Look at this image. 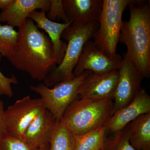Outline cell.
Returning <instances> with one entry per match:
<instances>
[{
  "instance_id": "obj_1",
  "label": "cell",
  "mask_w": 150,
  "mask_h": 150,
  "mask_svg": "<svg viewBox=\"0 0 150 150\" xmlns=\"http://www.w3.org/2000/svg\"><path fill=\"white\" fill-rule=\"evenodd\" d=\"M16 45L6 57L16 69L33 79L44 81L57 67L51 39L27 18L19 28Z\"/></svg>"
},
{
  "instance_id": "obj_2",
  "label": "cell",
  "mask_w": 150,
  "mask_h": 150,
  "mask_svg": "<svg viewBox=\"0 0 150 150\" xmlns=\"http://www.w3.org/2000/svg\"><path fill=\"white\" fill-rule=\"evenodd\" d=\"M129 21H123L119 42L126 45V55L144 78L150 76L149 1L131 0Z\"/></svg>"
},
{
  "instance_id": "obj_3",
  "label": "cell",
  "mask_w": 150,
  "mask_h": 150,
  "mask_svg": "<svg viewBox=\"0 0 150 150\" xmlns=\"http://www.w3.org/2000/svg\"><path fill=\"white\" fill-rule=\"evenodd\" d=\"M113 110V99L78 98L69 105L60 121L74 135H82L104 126Z\"/></svg>"
},
{
  "instance_id": "obj_4",
  "label": "cell",
  "mask_w": 150,
  "mask_h": 150,
  "mask_svg": "<svg viewBox=\"0 0 150 150\" xmlns=\"http://www.w3.org/2000/svg\"><path fill=\"white\" fill-rule=\"evenodd\" d=\"M98 21L86 23H73L64 30L62 38L67 41V49L61 64L48 75L44 84L51 88L57 84L74 79V69L86 42L93 38L98 28Z\"/></svg>"
},
{
  "instance_id": "obj_5",
  "label": "cell",
  "mask_w": 150,
  "mask_h": 150,
  "mask_svg": "<svg viewBox=\"0 0 150 150\" xmlns=\"http://www.w3.org/2000/svg\"><path fill=\"white\" fill-rule=\"evenodd\" d=\"M131 2V0H103L99 26L93 38L97 48L111 58L117 55L122 16Z\"/></svg>"
},
{
  "instance_id": "obj_6",
  "label": "cell",
  "mask_w": 150,
  "mask_h": 150,
  "mask_svg": "<svg viewBox=\"0 0 150 150\" xmlns=\"http://www.w3.org/2000/svg\"><path fill=\"white\" fill-rule=\"evenodd\" d=\"M89 72L86 71L71 80L57 84L52 88L43 83L31 86L30 88L40 95L45 108L59 121L69 105L78 98V89Z\"/></svg>"
},
{
  "instance_id": "obj_7",
  "label": "cell",
  "mask_w": 150,
  "mask_h": 150,
  "mask_svg": "<svg viewBox=\"0 0 150 150\" xmlns=\"http://www.w3.org/2000/svg\"><path fill=\"white\" fill-rule=\"evenodd\" d=\"M45 109L40 98H32L27 96L17 100L5 110L7 133L23 138L30 123Z\"/></svg>"
},
{
  "instance_id": "obj_8",
  "label": "cell",
  "mask_w": 150,
  "mask_h": 150,
  "mask_svg": "<svg viewBox=\"0 0 150 150\" xmlns=\"http://www.w3.org/2000/svg\"><path fill=\"white\" fill-rule=\"evenodd\" d=\"M118 71V81L113 96L112 114L131 102L141 88L144 78L126 53Z\"/></svg>"
},
{
  "instance_id": "obj_9",
  "label": "cell",
  "mask_w": 150,
  "mask_h": 150,
  "mask_svg": "<svg viewBox=\"0 0 150 150\" xmlns=\"http://www.w3.org/2000/svg\"><path fill=\"white\" fill-rule=\"evenodd\" d=\"M123 58L117 54L111 58L97 48L93 41L88 40L77 65L74 69L75 77L78 76L86 71L96 74H103L118 70Z\"/></svg>"
},
{
  "instance_id": "obj_10",
  "label": "cell",
  "mask_w": 150,
  "mask_h": 150,
  "mask_svg": "<svg viewBox=\"0 0 150 150\" xmlns=\"http://www.w3.org/2000/svg\"><path fill=\"white\" fill-rule=\"evenodd\" d=\"M118 78V70L103 74L89 71L78 89V98L113 99Z\"/></svg>"
},
{
  "instance_id": "obj_11",
  "label": "cell",
  "mask_w": 150,
  "mask_h": 150,
  "mask_svg": "<svg viewBox=\"0 0 150 150\" xmlns=\"http://www.w3.org/2000/svg\"><path fill=\"white\" fill-rule=\"evenodd\" d=\"M150 112V96L141 88L128 105L113 113L105 125L106 136L122 130L142 114Z\"/></svg>"
},
{
  "instance_id": "obj_12",
  "label": "cell",
  "mask_w": 150,
  "mask_h": 150,
  "mask_svg": "<svg viewBox=\"0 0 150 150\" xmlns=\"http://www.w3.org/2000/svg\"><path fill=\"white\" fill-rule=\"evenodd\" d=\"M50 0H13L9 6L0 13V22H6L13 27L20 28L30 14L40 9L46 13L50 10Z\"/></svg>"
},
{
  "instance_id": "obj_13",
  "label": "cell",
  "mask_w": 150,
  "mask_h": 150,
  "mask_svg": "<svg viewBox=\"0 0 150 150\" xmlns=\"http://www.w3.org/2000/svg\"><path fill=\"white\" fill-rule=\"evenodd\" d=\"M28 18L35 21L38 29H43L48 33L53 44L54 56L57 65L60 64L64 59L67 46V43L61 39V36L64 30L71 23H59L52 21L47 18L46 13L41 11H33L30 14Z\"/></svg>"
},
{
  "instance_id": "obj_14",
  "label": "cell",
  "mask_w": 150,
  "mask_h": 150,
  "mask_svg": "<svg viewBox=\"0 0 150 150\" xmlns=\"http://www.w3.org/2000/svg\"><path fill=\"white\" fill-rule=\"evenodd\" d=\"M57 122L51 112L46 109L30 123L23 138L30 146L37 149L50 144Z\"/></svg>"
},
{
  "instance_id": "obj_15",
  "label": "cell",
  "mask_w": 150,
  "mask_h": 150,
  "mask_svg": "<svg viewBox=\"0 0 150 150\" xmlns=\"http://www.w3.org/2000/svg\"><path fill=\"white\" fill-rule=\"evenodd\" d=\"M62 3L66 15L71 24L99 21L103 0H62Z\"/></svg>"
},
{
  "instance_id": "obj_16",
  "label": "cell",
  "mask_w": 150,
  "mask_h": 150,
  "mask_svg": "<svg viewBox=\"0 0 150 150\" xmlns=\"http://www.w3.org/2000/svg\"><path fill=\"white\" fill-rule=\"evenodd\" d=\"M129 142L136 150H150V112L142 114L126 126Z\"/></svg>"
},
{
  "instance_id": "obj_17",
  "label": "cell",
  "mask_w": 150,
  "mask_h": 150,
  "mask_svg": "<svg viewBox=\"0 0 150 150\" xmlns=\"http://www.w3.org/2000/svg\"><path fill=\"white\" fill-rule=\"evenodd\" d=\"M106 138L105 126L82 135H75L74 150H103Z\"/></svg>"
},
{
  "instance_id": "obj_18",
  "label": "cell",
  "mask_w": 150,
  "mask_h": 150,
  "mask_svg": "<svg viewBox=\"0 0 150 150\" xmlns=\"http://www.w3.org/2000/svg\"><path fill=\"white\" fill-rule=\"evenodd\" d=\"M75 135L62 122L57 121L50 142L49 150H74Z\"/></svg>"
},
{
  "instance_id": "obj_19",
  "label": "cell",
  "mask_w": 150,
  "mask_h": 150,
  "mask_svg": "<svg viewBox=\"0 0 150 150\" xmlns=\"http://www.w3.org/2000/svg\"><path fill=\"white\" fill-rule=\"evenodd\" d=\"M18 32L8 25L0 24V55L7 57L17 41Z\"/></svg>"
},
{
  "instance_id": "obj_20",
  "label": "cell",
  "mask_w": 150,
  "mask_h": 150,
  "mask_svg": "<svg viewBox=\"0 0 150 150\" xmlns=\"http://www.w3.org/2000/svg\"><path fill=\"white\" fill-rule=\"evenodd\" d=\"M103 150H136L130 144L126 127L106 138Z\"/></svg>"
},
{
  "instance_id": "obj_21",
  "label": "cell",
  "mask_w": 150,
  "mask_h": 150,
  "mask_svg": "<svg viewBox=\"0 0 150 150\" xmlns=\"http://www.w3.org/2000/svg\"><path fill=\"white\" fill-rule=\"evenodd\" d=\"M38 149L30 146L22 137L7 133L0 139V150H38Z\"/></svg>"
},
{
  "instance_id": "obj_22",
  "label": "cell",
  "mask_w": 150,
  "mask_h": 150,
  "mask_svg": "<svg viewBox=\"0 0 150 150\" xmlns=\"http://www.w3.org/2000/svg\"><path fill=\"white\" fill-rule=\"evenodd\" d=\"M51 6L47 13V18L52 21L62 20L64 23H70L65 13L62 0H50ZM71 23V22H70Z\"/></svg>"
},
{
  "instance_id": "obj_23",
  "label": "cell",
  "mask_w": 150,
  "mask_h": 150,
  "mask_svg": "<svg viewBox=\"0 0 150 150\" xmlns=\"http://www.w3.org/2000/svg\"><path fill=\"white\" fill-rule=\"evenodd\" d=\"M0 55V61L1 59ZM18 81L15 75H12L11 78L5 76L0 71V96L5 95L11 98L13 96L12 84H17Z\"/></svg>"
},
{
  "instance_id": "obj_24",
  "label": "cell",
  "mask_w": 150,
  "mask_h": 150,
  "mask_svg": "<svg viewBox=\"0 0 150 150\" xmlns=\"http://www.w3.org/2000/svg\"><path fill=\"white\" fill-rule=\"evenodd\" d=\"M4 112V102L0 99V139L7 133L5 124Z\"/></svg>"
},
{
  "instance_id": "obj_25",
  "label": "cell",
  "mask_w": 150,
  "mask_h": 150,
  "mask_svg": "<svg viewBox=\"0 0 150 150\" xmlns=\"http://www.w3.org/2000/svg\"><path fill=\"white\" fill-rule=\"evenodd\" d=\"M13 0H0V8L2 10L5 9L11 4Z\"/></svg>"
},
{
  "instance_id": "obj_26",
  "label": "cell",
  "mask_w": 150,
  "mask_h": 150,
  "mask_svg": "<svg viewBox=\"0 0 150 150\" xmlns=\"http://www.w3.org/2000/svg\"><path fill=\"white\" fill-rule=\"evenodd\" d=\"M49 148H50V144H46L38 148V150H49Z\"/></svg>"
},
{
  "instance_id": "obj_27",
  "label": "cell",
  "mask_w": 150,
  "mask_h": 150,
  "mask_svg": "<svg viewBox=\"0 0 150 150\" xmlns=\"http://www.w3.org/2000/svg\"><path fill=\"white\" fill-rule=\"evenodd\" d=\"M0 9H1V8H0Z\"/></svg>"
}]
</instances>
